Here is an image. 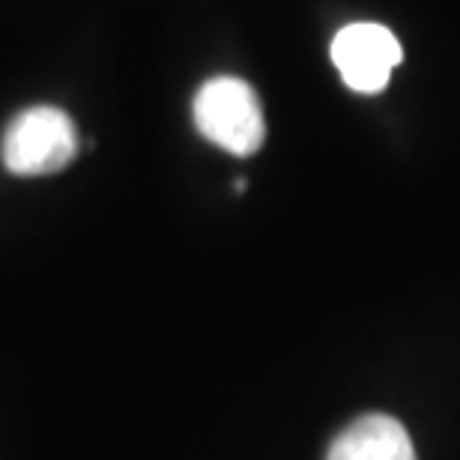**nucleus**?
I'll return each mask as SVG.
<instances>
[{"label":"nucleus","instance_id":"nucleus-2","mask_svg":"<svg viewBox=\"0 0 460 460\" xmlns=\"http://www.w3.org/2000/svg\"><path fill=\"white\" fill-rule=\"evenodd\" d=\"M0 155L15 177L58 173L78 155V128L60 108L33 105L6 126Z\"/></svg>","mask_w":460,"mask_h":460},{"label":"nucleus","instance_id":"nucleus-4","mask_svg":"<svg viewBox=\"0 0 460 460\" xmlns=\"http://www.w3.org/2000/svg\"><path fill=\"white\" fill-rule=\"evenodd\" d=\"M326 460H416V448L398 419L367 412L332 439Z\"/></svg>","mask_w":460,"mask_h":460},{"label":"nucleus","instance_id":"nucleus-3","mask_svg":"<svg viewBox=\"0 0 460 460\" xmlns=\"http://www.w3.org/2000/svg\"><path fill=\"white\" fill-rule=\"evenodd\" d=\"M403 60V49L385 24L353 22L332 40V63L353 93H380L389 87L394 66Z\"/></svg>","mask_w":460,"mask_h":460},{"label":"nucleus","instance_id":"nucleus-1","mask_svg":"<svg viewBox=\"0 0 460 460\" xmlns=\"http://www.w3.org/2000/svg\"><path fill=\"white\" fill-rule=\"evenodd\" d=\"M195 128L230 155H254L266 141V119L254 87L243 78H209L191 102Z\"/></svg>","mask_w":460,"mask_h":460}]
</instances>
